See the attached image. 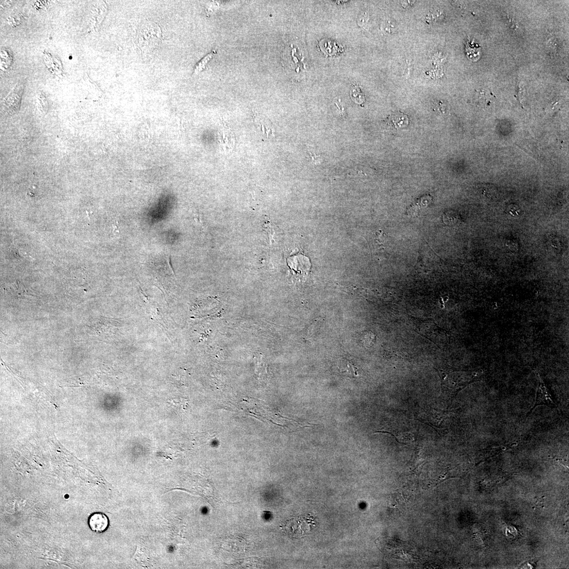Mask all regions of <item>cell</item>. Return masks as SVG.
I'll use <instances>...</instances> for the list:
<instances>
[{"mask_svg": "<svg viewBox=\"0 0 569 569\" xmlns=\"http://www.w3.org/2000/svg\"><path fill=\"white\" fill-rule=\"evenodd\" d=\"M432 201V197L430 194H426L418 198L409 207L406 212L407 215L410 217L417 216L423 209L429 206Z\"/></svg>", "mask_w": 569, "mask_h": 569, "instance_id": "cell-6", "label": "cell"}, {"mask_svg": "<svg viewBox=\"0 0 569 569\" xmlns=\"http://www.w3.org/2000/svg\"><path fill=\"white\" fill-rule=\"evenodd\" d=\"M162 39L160 27L156 23L147 22L140 28L138 33V42L140 47L150 50L157 46Z\"/></svg>", "mask_w": 569, "mask_h": 569, "instance_id": "cell-1", "label": "cell"}, {"mask_svg": "<svg viewBox=\"0 0 569 569\" xmlns=\"http://www.w3.org/2000/svg\"><path fill=\"white\" fill-rule=\"evenodd\" d=\"M539 406H546L551 408H556L557 407L553 397L551 396L550 392L542 381H540L534 406L528 413V416L531 414L535 408Z\"/></svg>", "mask_w": 569, "mask_h": 569, "instance_id": "cell-3", "label": "cell"}, {"mask_svg": "<svg viewBox=\"0 0 569 569\" xmlns=\"http://www.w3.org/2000/svg\"><path fill=\"white\" fill-rule=\"evenodd\" d=\"M212 53L208 55L196 65V68L195 69L194 74L197 75L201 72H202L205 68L206 64L208 63V61L212 58Z\"/></svg>", "mask_w": 569, "mask_h": 569, "instance_id": "cell-9", "label": "cell"}, {"mask_svg": "<svg viewBox=\"0 0 569 569\" xmlns=\"http://www.w3.org/2000/svg\"><path fill=\"white\" fill-rule=\"evenodd\" d=\"M287 262L290 269L300 276H307L311 271L312 265L310 259L302 254L289 258Z\"/></svg>", "mask_w": 569, "mask_h": 569, "instance_id": "cell-2", "label": "cell"}, {"mask_svg": "<svg viewBox=\"0 0 569 569\" xmlns=\"http://www.w3.org/2000/svg\"><path fill=\"white\" fill-rule=\"evenodd\" d=\"M17 91L16 89L13 90L6 98L4 102L5 111L9 114H12L19 110L20 108L22 91Z\"/></svg>", "mask_w": 569, "mask_h": 569, "instance_id": "cell-5", "label": "cell"}, {"mask_svg": "<svg viewBox=\"0 0 569 569\" xmlns=\"http://www.w3.org/2000/svg\"><path fill=\"white\" fill-rule=\"evenodd\" d=\"M480 45L468 40L465 44V53L467 57L471 61L476 62L479 60L480 57Z\"/></svg>", "mask_w": 569, "mask_h": 569, "instance_id": "cell-7", "label": "cell"}, {"mask_svg": "<svg viewBox=\"0 0 569 569\" xmlns=\"http://www.w3.org/2000/svg\"><path fill=\"white\" fill-rule=\"evenodd\" d=\"M166 261H167V263H168V264L169 265L170 269L171 271L172 272L173 274H174V270H173V267H172V264L171 256L170 254H169V255L167 256Z\"/></svg>", "mask_w": 569, "mask_h": 569, "instance_id": "cell-10", "label": "cell"}, {"mask_svg": "<svg viewBox=\"0 0 569 569\" xmlns=\"http://www.w3.org/2000/svg\"><path fill=\"white\" fill-rule=\"evenodd\" d=\"M443 223L447 226H455L461 222L460 216L454 211H447L442 215Z\"/></svg>", "mask_w": 569, "mask_h": 569, "instance_id": "cell-8", "label": "cell"}, {"mask_svg": "<svg viewBox=\"0 0 569 569\" xmlns=\"http://www.w3.org/2000/svg\"><path fill=\"white\" fill-rule=\"evenodd\" d=\"M88 525L92 531L97 533H103L109 527V518L103 513H94L89 517Z\"/></svg>", "mask_w": 569, "mask_h": 569, "instance_id": "cell-4", "label": "cell"}]
</instances>
